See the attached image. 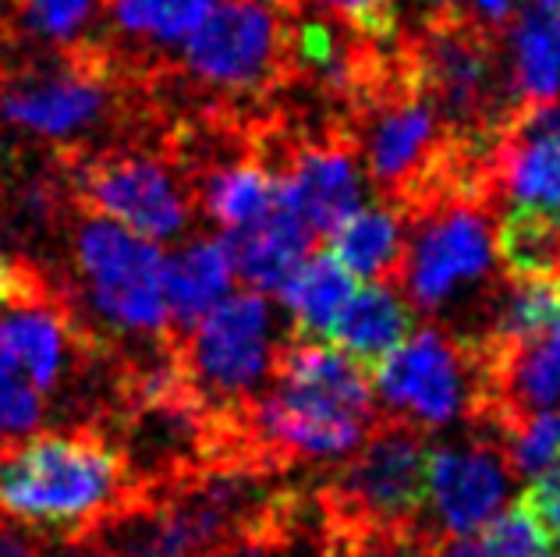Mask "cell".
<instances>
[{
    "instance_id": "obj_1",
    "label": "cell",
    "mask_w": 560,
    "mask_h": 557,
    "mask_svg": "<svg viewBox=\"0 0 560 557\" xmlns=\"http://www.w3.org/2000/svg\"><path fill=\"white\" fill-rule=\"evenodd\" d=\"M145 504L150 494L93 422L0 441V515L54 547H79Z\"/></svg>"
},
{
    "instance_id": "obj_2",
    "label": "cell",
    "mask_w": 560,
    "mask_h": 557,
    "mask_svg": "<svg viewBox=\"0 0 560 557\" xmlns=\"http://www.w3.org/2000/svg\"><path fill=\"white\" fill-rule=\"evenodd\" d=\"M405 217L401 299L419 324H440L468 337L500 281V199L479 188H451Z\"/></svg>"
},
{
    "instance_id": "obj_3",
    "label": "cell",
    "mask_w": 560,
    "mask_h": 557,
    "mask_svg": "<svg viewBox=\"0 0 560 557\" xmlns=\"http://www.w3.org/2000/svg\"><path fill=\"white\" fill-rule=\"evenodd\" d=\"M401 54L422 96L444 125L479 150H493L522 96L514 90L504 25L458 8H425L422 19L401 28Z\"/></svg>"
},
{
    "instance_id": "obj_4",
    "label": "cell",
    "mask_w": 560,
    "mask_h": 557,
    "mask_svg": "<svg viewBox=\"0 0 560 557\" xmlns=\"http://www.w3.org/2000/svg\"><path fill=\"white\" fill-rule=\"evenodd\" d=\"M65 231L71 281L61 285L110 356H121V341H131V348L167 345L164 253L142 234L75 202Z\"/></svg>"
},
{
    "instance_id": "obj_5",
    "label": "cell",
    "mask_w": 560,
    "mask_h": 557,
    "mask_svg": "<svg viewBox=\"0 0 560 557\" xmlns=\"http://www.w3.org/2000/svg\"><path fill=\"white\" fill-rule=\"evenodd\" d=\"M68 196L75 207L110 217L150 242H167L191 224L188 174L167 139L114 142L90 153L57 156Z\"/></svg>"
},
{
    "instance_id": "obj_6",
    "label": "cell",
    "mask_w": 560,
    "mask_h": 557,
    "mask_svg": "<svg viewBox=\"0 0 560 557\" xmlns=\"http://www.w3.org/2000/svg\"><path fill=\"white\" fill-rule=\"evenodd\" d=\"M319 522L416 525L430 519V444L425 433L383 416L380 427L348 454L308 479Z\"/></svg>"
},
{
    "instance_id": "obj_7",
    "label": "cell",
    "mask_w": 560,
    "mask_h": 557,
    "mask_svg": "<svg viewBox=\"0 0 560 557\" xmlns=\"http://www.w3.org/2000/svg\"><path fill=\"white\" fill-rule=\"evenodd\" d=\"M288 330L273 327L267 295L238 291L220 299L182 341H174L171 356L206 413L231 419L270 387L277 348Z\"/></svg>"
},
{
    "instance_id": "obj_8",
    "label": "cell",
    "mask_w": 560,
    "mask_h": 557,
    "mask_svg": "<svg viewBox=\"0 0 560 557\" xmlns=\"http://www.w3.org/2000/svg\"><path fill=\"white\" fill-rule=\"evenodd\" d=\"M476 376L479 351L468 337L419 324L373 370V391L383 416L425 433L465 413Z\"/></svg>"
},
{
    "instance_id": "obj_9",
    "label": "cell",
    "mask_w": 560,
    "mask_h": 557,
    "mask_svg": "<svg viewBox=\"0 0 560 557\" xmlns=\"http://www.w3.org/2000/svg\"><path fill=\"white\" fill-rule=\"evenodd\" d=\"M508 451L493 437L468 430L462 444L430 448V511L433 525L444 536H471L508 508L511 483Z\"/></svg>"
},
{
    "instance_id": "obj_10",
    "label": "cell",
    "mask_w": 560,
    "mask_h": 557,
    "mask_svg": "<svg viewBox=\"0 0 560 557\" xmlns=\"http://www.w3.org/2000/svg\"><path fill=\"white\" fill-rule=\"evenodd\" d=\"M220 245L231 259V274L245 285V291H259L267 299L280 295L288 277L319 248L280 199L259 221L220 234Z\"/></svg>"
},
{
    "instance_id": "obj_11",
    "label": "cell",
    "mask_w": 560,
    "mask_h": 557,
    "mask_svg": "<svg viewBox=\"0 0 560 557\" xmlns=\"http://www.w3.org/2000/svg\"><path fill=\"white\" fill-rule=\"evenodd\" d=\"M490 160L500 207L533 210L560 224V136H522L508 128Z\"/></svg>"
},
{
    "instance_id": "obj_12",
    "label": "cell",
    "mask_w": 560,
    "mask_h": 557,
    "mask_svg": "<svg viewBox=\"0 0 560 557\" xmlns=\"http://www.w3.org/2000/svg\"><path fill=\"white\" fill-rule=\"evenodd\" d=\"M234 281L231 259L220 239H196L164 259V313L167 348L199 324L213 305L228 295Z\"/></svg>"
},
{
    "instance_id": "obj_13",
    "label": "cell",
    "mask_w": 560,
    "mask_h": 557,
    "mask_svg": "<svg viewBox=\"0 0 560 557\" xmlns=\"http://www.w3.org/2000/svg\"><path fill=\"white\" fill-rule=\"evenodd\" d=\"M416 327L419 320L408 310L401 291L387 285H365L355 288V295L348 299L337 324L330 327L327 341L348 351L351 359L362 362L373 373Z\"/></svg>"
},
{
    "instance_id": "obj_14",
    "label": "cell",
    "mask_w": 560,
    "mask_h": 557,
    "mask_svg": "<svg viewBox=\"0 0 560 557\" xmlns=\"http://www.w3.org/2000/svg\"><path fill=\"white\" fill-rule=\"evenodd\" d=\"M405 245V217L383 202L370 210H355L327 239V248L351 274L387 288L401 285Z\"/></svg>"
},
{
    "instance_id": "obj_15",
    "label": "cell",
    "mask_w": 560,
    "mask_h": 557,
    "mask_svg": "<svg viewBox=\"0 0 560 557\" xmlns=\"http://www.w3.org/2000/svg\"><path fill=\"white\" fill-rule=\"evenodd\" d=\"M351 295H355V274L323 245L288 277L277 299L291 313V334L327 341Z\"/></svg>"
},
{
    "instance_id": "obj_16",
    "label": "cell",
    "mask_w": 560,
    "mask_h": 557,
    "mask_svg": "<svg viewBox=\"0 0 560 557\" xmlns=\"http://www.w3.org/2000/svg\"><path fill=\"white\" fill-rule=\"evenodd\" d=\"M511 76L522 104L557 100L560 90V19L542 8H522L504 22Z\"/></svg>"
},
{
    "instance_id": "obj_17",
    "label": "cell",
    "mask_w": 560,
    "mask_h": 557,
    "mask_svg": "<svg viewBox=\"0 0 560 557\" xmlns=\"http://www.w3.org/2000/svg\"><path fill=\"white\" fill-rule=\"evenodd\" d=\"M8 4L14 50L22 47V39H36L47 50H57L82 39L85 25L96 19L100 0H8Z\"/></svg>"
},
{
    "instance_id": "obj_18",
    "label": "cell",
    "mask_w": 560,
    "mask_h": 557,
    "mask_svg": "<svg viewBox=\"0 0 560 557\" xmlns=\"http://www.w3.org/2000/svg\"><path fill=\"white\" fill-rule=\"evenodd\" d=\"M471 557H553V539L525 497H518L482 525L479 539H471Z\"/></svg>"
},
{
    "instance_id": "obj_19",
    "label": "cell",
    "mask_w": 560,
    "mask_h": 557,
    "mask_svg": "<svg viewBox=\"0 0 560 557\" xmlns=\"http://www.w3.org/2000/svg\"><path fill=\"white\" fill-rule=\"evenodd\" d=\"M323 11L345 22L351 33L373 43H394L401 36V11L397 0H299V11Z\"/></svg>"
},
{
    "instance_id": "obj_20",
    "label": "cell",
    "mask_w": 560,
    "mask_h": 557,
    "mask_svg": "<svg viewBox=\"0 0 560 557\" xmlns=\"http://www.w3.org/2000/svg\"><path fill=\"white\" fill-rule=\"evenodd\" d=\"M43 416H47L43 394L28 387V380L14 373L8 362H0V441L36 433Z\"/></svg>"
},
{
    "instance_id": "obj_21",
    "label": "cell",
    "mask_w": 560,
    "mask_h": 557,
    "mask_svg": "<svg viewBox=\"0 0 560 557\" xmlns=\"http://www.w3.org/2000/svg\"><path fill=\"white\" fill-rule=\"evenodd\" d=\"M504 451L518 476H539L547 462L560 451V413H553V408L539 413Z\"/></svg>"
},
{
    "instance_id": "obj_22",
    "label": "cell",
    "mask_w": 560,
    "mask_h": 557,
    "mask_svg": "<svg viewBox=\"0 0 560 557\" xmlns=\"http://www.w3.org/2000/svg\"><path fill=\"white\" fill-rule=\"evenodd\" d=\"M50 277L43 267H36L33 259L25 256H11L4 245H0V305L4 302H14V299H25L39 291L47 285Z\"/></svg>"
},
{
    "instance_id": "obj_23",
    "label": "cell",
    "mask_w": 560,
    "mask_h": 557,
    "mask_svg": "<svg viewBox=\"0 0 560 557\" xmlns=\"http://www.w3.org/2000/svg\"><path fill=\"white\" fill-rule=\"evenodd\" d=\"M522 497L528 501V508L542 519L550 536L560 533V451L547 462V468H542V473L536 476V483Z\"/></svg>"
},
{
    "instance_id": "obj_24",
    "label": "cell",
    "mask_w": 560,
    "mask_h": 557,
    "mask_svg": "<svg viewBox=\"0 0 560 557\" xmlns=\"http://www.w3.org/2000/svg\"><path fill=\"white\" fill-rule=\"evenodd\" d=\"M0 557H54V544L0 515Z\"/></svg>"
},
{
    "instance_id": "obj_25",
    "label": "cell",
    "mask_w": 560,
    "mask_h": 557,
    "mask_svg": "<svg viewBox=\"0 0 560 557\" xmlns=\"http://www.w3.org/2000/svg\"><path fill=\"white\" fill-rule=\"evenodd\" d=\"M479 8L490 22H504L511 14V0H479Z\"/></svg>"
},
{
    "instance_id": "obj_26",
    "label": "cell",
    "mask_w": 560,
    "mask_h": 557,
    "mask_svg": "<svg viewBox=\"0 0 560 557\" xmlns=\"http://www.w3.org/2000/svg\"><path fill=\"white\" fill-rule=\"evenodd\" d=\"M57 554L54 557H103L100 554V547H93V544H79V547H54Z\"/></svg>"
},
{
    "instance_id": "obj_27",
    "label": "cell",
    "mask_w": 560,
    "mask_h": 557,
    "mask_svg": "<svg viewBox=\"0 0 560 557\" xmlns=\"http://www.w3.org/2000/svg\"><path fill=\"white\" fill-rule=\"evenodd\" d=\"M462 0H430V8H458Z\"/></svg>"
},
{
    "instance_id": "obj_28",
    "label": "cell",
    "mask_w": 560,
    "mask_h": 557,
    "mask_svg": "<svg viewBox=\"0 0 560 557\" xmlns=\"http://www.w3.org/2000/svg\"><path fill=\"white\" fill-rule=\"evenodd\" d=\"M557 330H560V310H557Z\"/></svg>"
}]
</instances>
